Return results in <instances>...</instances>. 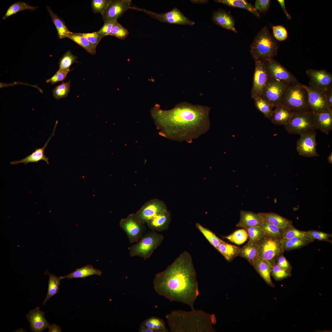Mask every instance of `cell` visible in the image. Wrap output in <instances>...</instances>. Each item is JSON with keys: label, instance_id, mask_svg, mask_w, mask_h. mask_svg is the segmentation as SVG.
<instances>
[{"label": "cell", "instance_id": "49", "mask_svg": "<svg viewBox=\"0 0 332 332\" xmlns=\"http://www.w3.org/2000/svg\"><path fill=\"white\" fill-rule=\"evenodd\" d=\"M111 0H92L91 7L93 13L103 15Z\"/></svg>", "mask_w": 332, "mask_h": 332}, {"label": "cell", "instance_id": "18", "mask_svg": "<svg viewBox=\"0 0 332 332\" xmlns=\"http://www.w3.org/2000/svg\"><path fill=\"white\" fill-rule=\"evenodd\" d=\"M131 0H111L102 16L104 22L109 19L117 20L123 14L130 9Z\"/></svg>", "mask_w": 332, "mask_h": 332}, {"label": "cell", "instance_id": "50", "mask_svg": "<svg viewBox=\"0 0 332 332\" xmlns=\"http://www.w3.org/2000/svg\"><path fill=\"white\" fill-rule=\"evenodd\" d=\"M86 38L91 44L97 47L101 40L105 36L98 32L90 33H77Z\"/></svg>", "mask_w": 332, "mask_h": 332}, {"label": "cell", "instance_id": "15", "mask_svg": "<svg viewBox=\"0 0 332 332\" xmlns=\"http://www.w3.org/2000/svg\"><path fill=\"white\" fill-rule=\"evenodd\" d=\"M303 85L307 92L308 105L310 111L320 113L330 111L326 104L325 92L310 86Z\"/></svg>", "mask_w": 332, "mask_h": 332}, {"label": "cell", "instance_id": "3", "mask_svg": "<svg viewBox=\"0 0 332 332\" xmlns=\"http://www.w3.org/2000/svg\"><path fill=\"white\" fill-rule=\"evenodd\" d=\"M172 332H210L214 331L216 323L213 314L201 310H174L165 316Z\"/></svg>", "mask_w": 332, "mask_h": 332}, {"label": "cell", "instance_id": "41", "mask_svg": "<svg viewBox=\"0 0 332 332\" xmlns=\"http://www.w3.org/2000/svg\"><path fill=\"white\" fill-rule=\"evenodd\" d=\"M196 225L197 228L210 243L217 250L218 246L222 240L218 238L211 231L204 227L199 223H196Z\"/></svg>", "mask_w": 332, "mask_h": 332}, {"label": "cell", "instance_id": "32", "mask_svg": "<svg viewBox=\"0 0 332 332\" xmlns=\"http://www.w3.org/2000/svg\"><path fill=\"white\" fill-rule=\"evenodd\" d=\"M238 256L245 258L252 265L254 260L259 256L258 245L256 242L248 241L241 249Z\"/></svg>", "mask_w": 332, "mask_h": 332}, {"label": "cell", "instance_id": "59", "mask_svg": "<svg viewBox=\"0 0 332 332\" xmlns=\"http://www.w3.org/2000/svg\"><path fill=\"white\" fill-rule=\"evenodd\" d=\"M139 331L140 332H154L152 330L141 324L140 326Z\"/></svg>", "mask_w": 332, "mask_h": 332}, {"label": "cell", "instance_id": "21", "mask_svg": "<svg viewBox=\"0 0 332 332\" xmlns=\"http://www.w3.org/2000/svg\"><path fill=\"white\" fill-rule=\"evenodd\" d=\"M170 220V214L166 209L157 214L146 224L152 230L161 231L168 228Z\"/></svg>", "mask_w": 332, "mask_h": 332}, {"label": "cell", "instance_id": "39", "mask_svg": "<svg viewBox=\"0 0 332 332\" xmlns=\"http://www.w3.org/2000/svg\"><path fill=\"white\" fill-rule=\"evenodd\" d=\"M281 235L282 239H290L294 237L309 239L305 231H301L296 229L293 225L287 226L282 228Z\"/></svg>", "mask_w": 332, "mask_h": 332}, {"label": "cell", "instance_id": "52", "mask_svg": "<svg viewBox=\"0 0 332 332\" xmlns=\"http://www.w3.org/2000/svg\"><path fill=\"white\" fill-rule=\"evenodd\" d=\"M117 20L109 19L104 21V23L98 32L105 35H110L112 28Z\"/></svg>", "mask_w": 332, "mask_h": 332}, {"label": "cell", "instance_id": "45", "mask_svg": "<svg viewBox=\"0 0 332 332\" xmlns=\"http://www.w3.org/2000/svg\"><path fill=\"white\" fill-rule=\"evenodd\" d=\"M305 232L308 238L310 239L326 241L332 243V241L329 239L332 237V234L314 230H309Z\"/></svg>", "mask_w": 332, "mask_h": 332}, {"label": "cell", "instance_id": "10", "mask_svg": "<svg viewBox=\"0 0 332 332\" xmlns=\"http://www.w3.org/2000/svg\"><path fill=\"white\" fill-rule=\"evenodd\" d=\"M135 214L132 213L122 219L119 223L121 227L126 234L130 243L136 242L145 234L146 227Z\"/></svg>", "mask_w": 332, "mask_h": 332}, {"label": "cell", "instance_id": "22", "mask_svg": "<svg viewBox=\"0 0 332 332\" xmlns=\"http://www.w3.org/2000/svg\"><path fill=\"white\" fill-rule=\"evenodd\" d=\"M312 113L316 129L328 134L332 129V111Z\"/></svg>", "mask_w": 332, "mask_h": 332}, {"label": "cell", "instance_id": "33", "mask_svg": "<svg viewBox=\"0 0 332 332\" xmlns=\"http://www.w3.org/2000/svg\"><path fill=\"white\" fill-rule=\"evenodd\" d=\"M214 1L229 6L245 9L257 17L260 16L259 12L254 6L245 0H217Z\"/></svg>", "mask_w": 332, "mask_h": 332}, {"label": "cell", "instance_id": "38", "mask_svg": "<svg viewBox=\"0 0 332 332\" xmlns=\"http://www.w3.org/2000/svg\"><path fill=\"white\" fill-rule=\"evenodd\" d=\"M256 108L264 115L270 120L274 107L269 102L261 97L254 99Z\"/></svg>", "mask_w": 332, "mask_h": 332}, {"label": "cell", "instance_id": "56", "mask_svg": "<svg viewBox=\"0 0 332 332\" xmlns=\"http://www.w3.org/2000/svg\"><path fill=\"white\" fill-rule=\"evenodd\" d=\"M325 93L327 107L329 110L332 111V88Z\"/></svg>", "mask_w": 332, "mask_h": 332}, {"label": "cell", "instance_id": "24", "mask_svg": "<svg viewBox=\"0 0 332 332\" xmlns=\"http://www.w3.org/2000/svg\"><path fill=\"white\" fill-rule=\"evenodd\" d=\"M212 19L215 23L219 26L237 33L233 18L227 11L222 9L218 10L213 14Z\"/></svg>", "mask_w": 332, "mask_h": 332}, {"label": "cell", "instance_id": "4", "mask_svg": "<svg viewBox=\"0 0 332 332\" xmlns=\"http://www.w3.org/2000/svg\"><path fill=\"white\" fill-rule=\"evenodd\" d=\"M278 45L268 28L263 27L257 34L250 47V52L255 61L273 58L277 54Z\"/></svg>", "mask_w": 332, "mask_h": 332}, {"label": "cell", "instance_id": "43", "mask_svg": "<svg viewBox=\"0 0 332 332\" xmlns=\"http://www.w3.org/2000/svg\"><path fill=\"white\" fill-rule=\"evenodd\" d=\"M244 229L247 231L249 237V241L256 242L265 236L262 227L254 226L246 227Z\"/></svg>", "mask_w": 332, "mask_h": 332}, {"label": "cell", "instance_id": "16", "mask_svg": "<svg viewBox=\"0 0 332 332\" xmlns=\"http://www.w3.org/2000/svg\"><path fill=\"white\" fill-rule=\"evenodd\" d=\"M300 135L296 144V149L298 154L306 157L318 156L316 150V134L315 131Z\"/></svg>", "mask_w": 332, "mask_h": 332}, {"label": "cell", "instance_id": "12", "mask_svg": "<svg viewBox=\"0 0 332 332\" xmlns=\"http://www.w3.org/2000/svg\"><path fill=\"white\" fill-rule=\"evenodd\" d=\"M270 77L289 84L298 82L295 76L274 58L263 61Z\"/></svg>", "mask_w": 332, "mask_h": 332}, {"label": "cell", "instance_id": "1", "mask_svg": "<svg viewBox=\"0 0 332 332\" xmlns=\"http://www.w3.org/2000/svg\"><path fill=\"white\" fill-rule=\"evenodd\" d=\"M210 109L208 106L183 102L167 110L157 105L152 113L161 135L172 140L191 143L209 130Z\"/></svg>", "mask_w": 332, "mask_h": 332}, {"label": "cell", "instance_id": "54", "mask_svg": "<svg viewBox=\"0 0 332 332\" xmlns=\"http://www.w3.org/2000/svg\"><path fill=\"white\" fill-rule=\"evenodd\" d=\"M275 263L284 270L291 272L292 267L289 262L284 257L283 254L278 256Z\"/></svg>", "mask_w": 332, "mask_h": 332}, {"label": "cell", "instance_id": "26", "mask_svg": "<svg viewBox=\"0 0 332 332\" xmlns=\"http://www.w3.org/2000/svg\"><path fill=\"white\" fill-rule=\"evenodd\" d=\"M54 131V130L42 148H37L34 152L24 158L20 160L11 161L10 162V164L12 165H14L23 163L26 165L29 163H37L40 160H43L45 161L47 164H49V158L45 155L44 151L51 138L53 136Z\"/></svg>", "mask_w": 332, "mask_h": 332}, {"label": "cell", "instance_id": "2", "mask_svg": "<svg viewBox=\"0 0 332 332\" xmlns=\"http://www.w3.org/2000/svg\"><path fill=\"white\" fill-rule=\"evenodd\" d=\"M153 283L158 294L194 309L200 292L196 272L188 252H183L165 270L156 274Z\"/></svg>", "mask_w": 332, "mask_h": 332}, {"label": "cell", "instance_id": "30", "mask_svg": "<svg viewBox=\"0 0 332 332\" xmlns=\"http://www.w3.org/2000/svg\"><path fill=\"white\" fill-rule=\"evenodd\" d=\"M281 241L285 251L300 248L313 242L314 240L304 238L294 237L290 239H283Z\"/></svg>", "mask_w": 332, "mask_h": 332}, {"label": "cell", "instance_id": "42", "mask_svg": "<svg viewBox=\"0 0 332 332\" xmlns=\"http://www.w3.org/2000/svg\"><path fill=\"white\" fill-rule=\"evenodd\" d=\"M248 237L247 231L244 229L237 230L231 235L225 237L230 241L238 245L244 243Z\"/></svg>", "mask_w": 332, "mask_h": 332}, {"label": "cell", "instance_id": "37", "mask_svg": "<svg viewBox=\"0 0 332 332\" xmlns=\"http://www.w3.org/2000/svg\"><path fill=\"white\" fill-rule=\"evenodd\" d=\"M38 8L37 6L29 5L24 2L20 1L16 2L9 7L5 14L3 17L2 19L5 20L8 17L21 11L26 10H34L38 9Z\"/></svg>", "mask_w": 332, "mask_h": 332}, {"label": "cell", "instance_id": "9", "mask_svg": "<svg viewBox=\"0 0 332 332\" xmlns=\"http://www.w3.org/2000/svg\"><path fill=\"white\" fill-rule=\"evenodd\" d=\"M131 9L142 12L152 18L163 22L170 24L192 26L195 22L185 16L178 8L164 13H156L145 9L132 7Z\"/></svg>", "mask_w": 332, "mask_h": 332}, {"label": "cell", "instance_id": "46", "mask_svg": "<svg viewBox=\"0 0 332 332\" xmlns=\"http://www.w3.org/2000/svg\"><path fill=\"white\" fill-rule=\"evenodd\" d=\"M265 236H270L282 239L281 229L272 224L264 222L261 227Z\"/></svg>", "mask_w": 332, "mask_h": 332}, {"label": "cell", "instance_id": "51", "mask_svg": "<svg viewBox=\"0 0 332 332\" xmlns=\"http://www.w3.org/2000/svg\"><path fill=\"white\" fill-rule=\"evenodd\" d=\"M272 30L274 36L277 40L281 41L287 38V32L283 26L280 25L274 26L272 27Z\"/></svg>", "mask_w": 332, "mask_h": 332}, {"label": "cell", "instance_id": "36", "mask_svg": "<svg viewBox=\"0 0 332 332\" xmlns=\"http://www.w3.org/2000/svg\"><path fill=\"white\" fill-rule=\"evenodd\" d=\"M68 38L81 46L88 53L93 55L96 53V46L91 44L86 38L77 33H73Z\"/></svg>", "mask_w": 332, "mask_h": 332}, {"label": "cell", "instance_id": "29", "mask_svg": "<svg viewBox=\"0 0 332 332\" xmlns=\"http://www.w3.org/2000/svg\"><path fill=\"white\" fill-rule=\"evenodd\" d=\"M46 8L56 27L59 38L61 39L68 38L73 32L68 29L65 22L54 13L49 6H47Z\"/></svg>", "mask_w": 332, "mask_h": 332}, {"label": "cell", "instance_id": "11", "mask_svg": "<svg viewBox=\"0 0 332 332\" xmlns=\"http://www.w3.org/2000/svg\"><path fill=\"white\" fill-rule=\"evenodd\" d=\"M289 85L269 77L261 97L275 107L281 104L285 91Z\"/></svg>", "mask_w": 332, "mask_h": 332}, {"label": "cell", "instance_id": "57", "mask_svg": "<svg viewBox=\"0 0 332 332\" xmlns=\"http://www.w3.org/2000/svg\"><path fill=\"white\" fill-rule=\"evenodd\" d=\"M278 2L280 5L284 14L287 17V18L290 20L291 18V16L288 13L286 8L285 1L283 0H278Z\"/></svg>", "mask_w": 332, "mask_h": 332}, {"label": "cell", "instance_id": "6", "mask_svg": "<svg viewBox=\"0 0 332 332\" xmlns=\"http://www.w3.org/2000/svg\"><path fill=\"white\" fill-rule=\"evenodd\" d=\"M163 236L156 231H148L136 243L128 248L131 257L139 256L146 259L162 243Z\"/></svg>", "mask_w": 332, "mask_h": 332}, {"label": "cell", "instance_id": "14", "mask_svg": "<svg viewBox=\"0 0 332 332\" xmlns=\"http://www.w3.org/2000/svg\"><path fill=\"white\" fill-rule=\"evenodd\" d=\"M306 73L310 86L326 92L332 88V74L325 70L310 69Z\"/></svg>", "mask_w": 332, "mask_h": 332}, {"label": "cell", "instance_id": "17", "mask_svg": "<svg viewBox=\"0 0 332 332\" xmlns=\"http://www.w3.org/2000/svg\"><path fill=\"white\" fill-rule=\"evenodd\" d=\"M166 209L167 206L163 201L154 199L146 202L135 214L140 221L145 224L157 214Z\"/></svg>", "mask_w": 332, "mask_h": 332}, {"label": "cell", "instance_id": "25", "mask_svg": "<svg viewBox=\"0 0 332 332\" xmlns=\"http://www.w3.org/2000/svg\"><path fill=\"white\" fill-rule=\"evenodd\" d=\"M263 223V220L258 213L257 214L251 211H242L240 212L239 221L236 224V226L244 229L254 226L261 227Z\"/></svg>", "mask_w": 332, "mask_h": 332}, {"label": "cell", "instance_id": "7", "mask_svg": "<svg viewBox=\"0 0 332 332\" xmlns=\"http://www.w3.org/2000/svg\"><path fill=\"white\" fill-rule=\"evenodd\" d=\"M258 245L259 256L273 265L280 255L283 254L281 239L270 236H265L256 242Z\"/></svg>", "mask_w": 332, "mask_h": 332}, {"label": "cell", "instance_id": "31", "mask_svg": "<svg viewBox=\"0 0 332 332\" xmlns=\"http://www.w3.org/2000/svg\"><path fill=\"white\" fill-rule=\"evenodd\" d=\"M241 248L231 245L222 240L219 244L217 250L228 261H232L238 256Z\"/></svg>", "mask_w": 332, "mask_h": 332}, {"label": "cell", "instance_id": "13", "mask_svg": "<svg viewBox=\"0 0 332 332\" xmlns=\"http://www.w3.org/2000/svg\"><path fill=\"white\" fill-rule=\"evenodd\" d=\"M269 78L265 64L263 61H255V69L251 97L254 99L260 97Z\"/></svg>", "mask_w": 332, "mask_h": 332}, {"label": "cell", "instance_id": "8", "mask_svg": "<svg viewBox=\"0 0 332 332\" xmlns=\"http://www.w3.org/2000/svg\"><path fill=\"white\" fill-rule=\"evenodd\" d=\"M284 127L289 134L299 135L316 130L312 113L310 111L294 112Z\"/></svg>", "mask_w": 332, "mask_h": 332}, {"label": "cell", "instance_id": "23", "mask_svg": "<svg viewBox=\"0 0 332 332\" xmlns=\"http://www.w3.org/2000/svg\"><path fill=\"white\" fill-rule=\"evenodd\" d=\"M275 107L272 111L270 119L271 122L276 125H286L294 112L281 104Z\"/></svg>", "mask_w": 332, "mask_h": 332}, {"label": "cell", "instance_id": "28", "mask_svg": "<svg viewBox=\"0 0 332 332\" xmlns=\"http://www.w3.org/2000/svg\"><path fill=\"white\" fill-rule=\"evenodd\" d=\"M264 222L272 224L280 228L292 225V221L273 212H259Z\"/></svg>", "mask_w": 332, "mask_h": 332}, {"label": "cell", "instance_id": "35", "mask_svg": "<svg viewBox=\"0 0 332 332\" xmlns=\"http://www.w3.org/2000/svg\"><path fill=\"white\" fill-rule=\"evenodd\" d=\"M49 276L48 281V292L46 297L43 302L44 305L46 302L53 296L57 294L59 289L61 279L54 274L48 273Z\"/></svg>", "mask_w": 332, "mask_h": 332}, {"label": "cell", "instance_id": "5", "mask_svg": "<svg viewBox=\"0 0 332 332\" xmlns=\"http://www.w3.org/2000/svg\"><path fill=\"white\" fill-rule=\"evenodd\" d=\"M294 112L310 111L308 105V93L303 85L298 82L287 87L281 103Z\"/></svg>", "mask_w": 332, "mask_h": 332}, {"label": "cell", "instance_id": "20", "mask_svg": "<svg viewBox=\"0 0 332 332\" xmlns=\"http://www.w3.org/2000/svg\"><path fill=\"white\" fill-rule=\"evenodd\" d=\"M252 265L267 284L275 287L271 277L272 265L270 262L258 256L254 260Z\"/></svg>", "mask_w": 332, "mask_h": 332}, {"label": "cell", "instance_id": "55", "mask_svg": "<svg viewBox=\"0 0 332 332\" xmlns=\"http://www.w3.org/2000/svg\"><path fill=\"white\" fill-rule=\"evenodd\" d=\"M270 2L269 0H257L254 6L258 12H264L268 9Z\"/></svg>", "mask_w": 332, "mask_h": 332}, {"label": "cell", "instance_id": "40", "mask_svg": "<svg viewBox=\"0 0 332 332\" xmlns=\"http://www.w3.org/2000/svg\"><path fill=\"white\" fill-rule=\"evenodd\" d=\"M77 57L74 55L70 50H68L60 59L59 65V69L64 71H70L69 68L74 62H77Z\"/></svg>", "mask_w": 332, "mask_h": 332}, {"label": "cell", "instance_id": "48", "mask_svg": "<svg viewBox=\"0 0 332 332\" xmlns=\"http://www.w3.org/2000/svg\"><path fill=\"white\" fill-rule=\"evenodd\" d=\"M129 34L128 30L117 22L112 28L110 35L119 39H124L127 38Z\"/></svg>", "mask_w": 332, "mask_h": 332}, {"label": "cell", "instance_id": "47", "mask_svg": "<svg viewBox=\"0 0 332 332\" xmlns=\"http://www.w3.org/2000/svg\"><path fill=\"white\" fill-rule=\"evenodd\" d=\"M271 275L274 279L278 281L290 277L291 272H288L275 263L272 265Z\"/></svg>", "mask_w": 332, "mask_h": 332}, {"label": "cell", "instance_id": "60", "mask_svg": "<svg viewBox=\"0 0 332 332\" xmlns=\"http://www.w3.org/2000/svg\"><path fill=\"white\" fill-rule=\"evenodd\" d=\"M329 163L332 164V153L331 152L328 156L327 158Z\"/></svg>", "mask_w": 332, "mask_h": 332}, {"label": "cell", "instance_id": "44", "mask_svg": "<svg viewBox=\"0 0 332 332\" xmlns=\"http://www.w3.org/2000/svg\"><path fill=\"white\" fill-rule=\"evenodd\" d=\"M71 81L65 83L62 82L60 85L56 86L53 90V96L56 99L66 97L70 91Z\"/></svg>", "mask_w": 332, "mask_h": 332}, {"label": "cell", "instance_id": "27", "mask_svg": "<svg viewBox=\"0 0 332 332\" xmlns=\"http://www.w3.org/2000/svg\"><path fill=\"white\" fill-rule=\"evenodd\" d=\"M102 273L101 271L95 268L90 264L81 267L77 268L75 271L70 274L64 276L60 277L61 279L65 278L68 279L74 278H85L93 275L101 276Z\"/></svg>", "mask_w": 332, "mask_h": 332}, {"label": "cell", "instance_id": "19", "mask_svg": "<svg viewBox=\"0 0 332 332\" xmlns=\"http://www.w3.org/2000/svg\"><path fill=\"white\" fill-rule=\"evenodd\" d=\"M45 313L39 307L30 310L26 315L30 324V329L34 332H42L47 328L49 324L46 319Z\"/></svg>", "mask_w": 332, "mask_h": 332}, {"label": "cell", "instance_id": "58", "mask_svg": "<svg viewBox=\"0 0 332 332\" xmlns=\"http://www.w3.org/2000/svg\"><path fill=\"white\" fill-rule=\"evenodd\" d=\"M49 332H62L60 326L56 324H52L49 325Z\"/></svg>", "mask_w": 332, "mask_h": 332}, {"label": "cell", "instance_id": "53", "mask_svg": "<svg viewBox=\"0 0 332 332\" xmlns=\"http://www.w3.org/2000/svg\"><path fill=\"white\" fill-rule=\"evenodd\" d=\"M70 71H64L59 69L51 78L47 79L46 82L54 84L57 82L63 81L66 78L68 73Z\"/></svg>", "mask_w": 332, "mask_h": 332}, {"label": "cell", "instance_id": "34", "mask_svg": "<svg viewBox=\"0 0 332 332\" xmlns=\"http://www.w3.org/2000/svg\"><path fill=\"white\" fill-rule=\"evenodd\" d=\"M141 324L152 330L154 332L169 331L166 327L164 320L156 317H152L148 318Z\"/></svg>", "mask_w": 332, "mask_h": 332}]
</instances>
